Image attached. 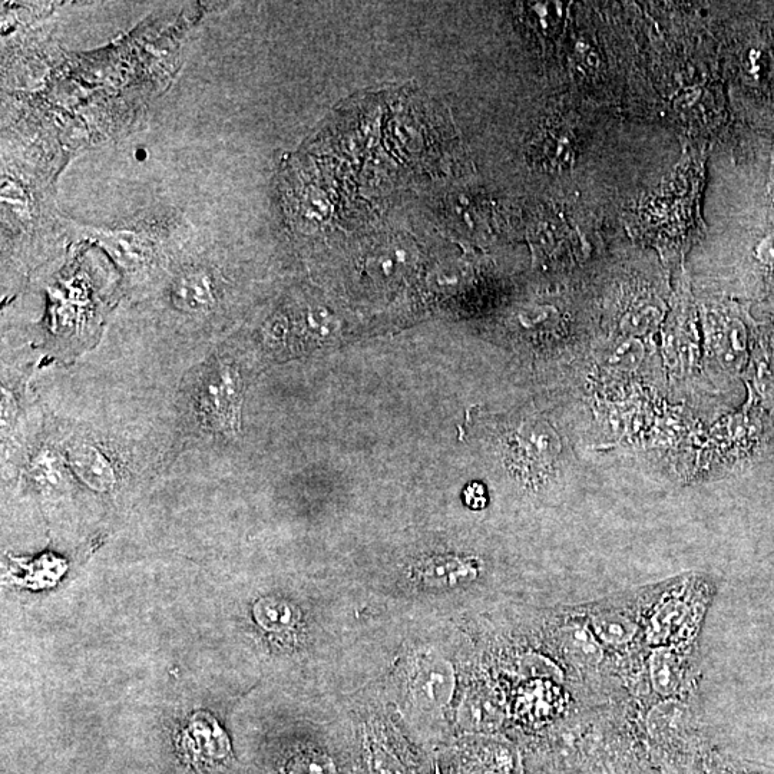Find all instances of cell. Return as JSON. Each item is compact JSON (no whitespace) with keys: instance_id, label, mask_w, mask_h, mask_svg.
Listing matches in <instances>:
<instances>
[{"instance_id":"6da1fadb","label":"cell","mask_w":774,"mask_h":774,"mask_svg":"<svg viewBox=\"0 0 774 774\" xmlns=\"http://www.w3.org/2000/svg\"><path fill=\"white\" fill-rule=\"evenodd\" d=\"M243 387L238 372L226 362H214L205 369L197 390L201 420L224 436H234L240 423Z\"/></svg>"},{"instance_id":"7a4b0ae2","label":"cell","mask_w":774,"mask_h":774,"mask_svg":"<svg viewBox=\"0 0 774 774\" xmlns=\"http://www.w3.org/2000/svg\"><path fill=\"white\" fill-rule=\"evenodd\" d=\"M218 286L210 270L190 269L178 274L172 281L170 297L178 310L201 313L211 309L217 301Z\"/></svg>"},{"instance_id":"3957f363","label":"cell","mask_w":774,"mask_h":774,"mask_svg":"<svg viewBox=\"0 0 774 774\" xmlns=\"http://www.w3.org/2000/svg\"><path fill=\"white\" fill-rule=\"evenodd\" d=\"M66 462L89 488L109 492L117 484V473L107 455L92 443L76 442L66 449Z\"/></svg>"},{"instance_id":"277c9868","label":"cell","mask_w":774,"mask_h":774,"mask_svg":"<svg viewBox=\"0 0 774 774\" xmlns=\"http://www.w3.org/2000/svg\"><path fill=\"white\" fill-rule=\"evenodd\" d=\"M562 644L565 651L580 666H597L604 657V651L594 631L588 630L585 625L572 624L565 627L562 633Z\"/></svg>"},{"instance_id":"5b68a950","label":"cell","mask_w":774,"mask_h":774,"mask_svg":"<svg viewBox=\"0 0 774 774\" xmlns=\"http://www.w3.org/2000/svg\"><path fill=\"white\" fill-rule=\"evenodd\" d=\"M595 637L610 644H624L633 640L637 625L627 615L615 611H602L591 618Z\"/></svg>"},{"instance_id":"8992f818","label":"cell","mask_w":774,"mask_h":774,"mask_svg":"<svg viewBox=\"0 0 774 774\" xmlns=\"http://www.w3.org/2000/svg\"><path fill=\"white\" fill-rule=\"evenodd\" d=\"M254 617L260 627L273 633L291 630L297 623L296 610L286 601L264 598L254 607Z\"/></svg>"},{"instance_id":"52a82bcc","label":"cell","mask_w":774,"mask_h":774,"mask_svg":"<svg viewBox=\"0 0 774 774\" xmlns=\"http://www.w3.org/2000/svg\"><path fill=\"white\" fill-rule=\"evenodd\" d=\"M651 680L661 696L676 693L681 681L680 660L673 651L661 648L651 658Z\"/></svg>"},{"instance_id":"ba28073f","label":"cell","mask_w":774,"mask_h":774,"mask_svg":"<svg viewBox=\"0 0 774 774\" xmlns=\"http://www.w3.org/2000/svg\"><path fill=\"white\" fill-rule=\"evenodd\" d=\"M471 571V568L466 564L443 562V564L420 568L418 575L423 582L443 587V585H455L456 582L468 580V574Z\"/></svg>"},{"instance_id":"9c48e42d","label":"cell","mask_w":774,"mask_h":774,"mask_svg":"<svg viewBox=\"0 0 774 774\" xmlns=\"http://www.w3.org/2000/svg\"><path fill=\"white\" fill-rule=\"evenodd\" d=\"M287 774H334V766L323 754L307 752L291 759Z\"/></svg>"},{"instance_id":"30bf717a","label":"cell","mask_w":774,"mask_h":774,"mask_svg":"<svg viewBox=\"0 0 774 774\" xmlns=\"http://www.w3.org/2000/svg\"><path fill=\"white\" fill-rule=\"evenodd\" d=\"M754 256L757 261L763 266L772 267L774 269V233L764 237L759 244H757L756 250H754Z\"/></svg>"}]
</instances>
